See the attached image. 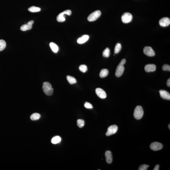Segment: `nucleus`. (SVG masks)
I'll return each instance as SVG.
<instances>
[{"label": "nucleus", "mask_w": 170, "mask_h": 170, "mask_svg": "<svg viewBox=\"0 0 170 170\" xmlns=\"http://www.w3.org/2000/svg\"><path fill=\"white\" fill-rule=\"evenodd\" d=\"M122 49L121 45L119 43H117L116 45L115 49H114V53L118 54L121 51Z\"/></svg>", "instance_id": "5701e85b"}, {"label": "nucleus", "mask_w": 170, "mask_h": 170, "mask_svg": "<svg viewBox=\"0 0 170 170\" xmlns=\"http://www.w3.org/2000/svg\"><path fill=\"white\" fill-rule=\"evenodd\" d=\"M96 92L97 96L100 98L104 99L107 97V94L103 89L97 88L96 89Z\"/></svg>", "instance_id": "9d476101"}, {"label": "nucleus", "mask_w": 170, "mask_h": 170, "mask_svg": "<svg viewBox=\"0 0 170 170\" xmlns=\"http://www.w3.org/2000/svg\"><path fill=\"white\" fill-rule=\"evenodd\" d=\"M159 93L161 98H162L167 100H170V95L168 92L165 90H161L159 91Z\"/></svg>", "instance_id": "ddd939ff"}, {"label": "nucleus", "mask_w": 170, "mask_h": 170, "mask_svg": "<svg viewBox=\"0 0 170 170\" xmlns=\"http://www.w3.org/2000/svg\"><path fill=\"white\" fill-rule=\"evenodd\" d=\"M124 65L119 64L116 69L115 73V76L117 77H121L124 73Z\"/></svg>", "instance_id": "1a4fd4ad"}, {"label": "nucleus", "mask_w": 170, "mask_h": 170, "mask_svg": "<svg viewBox=\"0 0 170 170\" xmlns=\"http://www.w3.org/2000/svg\"><path fill=\"white\" fill-rule=\"evenodd\" d=\"M118 130V127L116 125L110 126L108 128L107 131L106 133L107 136H109L115 134Z\"/></svg>", "instance_id": "423d86ee"}, {"label": "nucleus", "mask_w": 170, "mask_h": 170, "mask_svg": "<svg viewBox=\"0 0 170 170\" xmlns=\"http://www.w3.org/2000/svg\"><path fill=\"white\" fill-rule=\"evenodd\" d=\"M71 14L72 11L71 10H66L63 11L57 16L56 18L57 21L59 22H62L65 21V18L64 16V15L66 14L68 16H70L71 15Z\"/></svg>", "instance_id": "20e7f679"}, {"label": "nucleus", "mask_w": 170, "mask_h": 170, "mask_svg": "<svg viewBox=\"0 0 170 170\" xmlns=\"http://www.w3.org/2000/svg\"><path fill=\"white\" fill-rule=\"evenodd\" d=\"M144 111L143 108L140 105H138L134 109V116L136 119H141L143 117Z\"/></svg>", "instance_id": "f03ea898"}, {"label": "nucleus", "mask_w": 170, "mask_h": 170, "mask_svg": "<svg viewBox=\"0 0 170 170\" xmlns=\"http://www.w3.org/2000/svg\"><path fill=\"white\" fill-rule=\"evenodd\" d=\"M49 46L52 50L54 52L57 53L58 52L59 48L58 45L53 42H51L49 44Z\"/></svg>", "instance_id": "a211bd4d"}, {"label": "nucleus", "mask_w": 170, "mask_h": 170, "mask_svg": "<svg viewBox=\"0 0 170 170\" xmlns=\"http://www.w3.org/2000/svg\"><path fill=\"white\" fill-rule=\"evenodd\" d=\"M42 90L44 93L48 96H51L53 93V89L52 85L49 82H45L42 86Z\"/></svg>", "instance_id": "f257e3e1"}, {"label": "nucleus", "mask_w": 170, "mask_h": 170, "mask_svg": "<svg viewBox=\"0 0 170 170\" xmlns=\"http://www.w3.org/2000/svg\"><path fill=\"white\" fill-rule=\"evenodd\" d=\"M110 51L109 48H107L104 51L102 55L105 58H108L110 56Z\"/></svg>", "instance_id": "393cba45"}, {"label": "nucleus", "mask_w": 170, "mask_h": 170, "mask_svg": "<svg viewBox=\"0 0 170 170\" xmlns=\"http://www.w3.org/2000/svg\"><path fill=\"white\" fill-rule=\"evenodd\" d=\"M101 15V12L100 11L97 10L95 11L90 15L88 17L87 19L89 22L95 21L100 17Z\"/></svg>", "instance_id": "7ed1b4c3"}, {"label": "nucleus", "mask_w": 170, "mask_h": 170, "mask_svg": "<svg viewBox=\"0 0 170 170\" xmlns=\"http://www.w3.org/2000/svg\"><path fill=\"white\" fill-rule=\"evenodd\" d=\"M61 141V138L59 136H56L54 137L52 139L51 142L53 144H56L59 143Z\"/></svg>", "instance_id": "6ab92c4d"}, {"label": "nucleus", "mask_w": 170, "mask_h": 170, "mask_svg": "<svg viewBox=\"0 0 170 170\" xmlns=\"http://www.w3.org/2000/svg\"><path fill=\"white\" fill-rule=\"evenodd\" d=\"M77 125L80 128L84 126L85 124L84 121L83 119H79L77 121Z\"/></svg>", "instance_id": "a878e982"}, {"label": "nucleus", "mask_w": 170, "mask_h": 170, "mask_svg": "<svg viewBox=\"0 0 170 170\" xmlns=\"http://www.w3.org/2000/svg\"><path fill=\"white\" fill-rule=\"evenodd\" d=\"M159 165H157L155 166V167L154 168L153 170H159Z\"/></svg>", "instance_id": "7c9ffc66"}, {"label": "nucleus", "mask_w": 170, "mask_h": 170, "mask_svg": "<svg viewBox=\"0 0 170 170\" xmlns=\"http://www.w3.org/2000/svg\"><path fill=\"white\" fill-rule=\"evenodd\" d=\"M143 52L145 55L149 56H154L155 55L154 51L150 46H146L144 48Z\"/></svg>", "instance_id": "0eeeda50"}, {"label": "nucleus", "mask_w": 170, "mask_h": 170, "mask_svg": "<svg viewBox=\"0 0 170 170\" xmlns=\"http://www.w3.org/2000/svg\"><path fill=\"white\" fill-rule=\"evenodd\" d=\"M150 147L152 150L157 151L161 150L163 147L162 144L157 142H155L151 143Z\"/></svg>", "instance_id": "6e6552de"}, {"label": "nucleus", "mask_w": 170, "mask_h": 170, "mask_svg": "<svg viewBox=\"0 0 170 170\" xmlns=\"http://www.w3.org/2000/svg\"><path fill=\"white\" fill-rule=\"evenodd\" d=\"M109 74V71L106 69H103L101 70L100 73V76L101 78H104L106 77Z\"/></svg>", "instance_id": "f3484780"}, {"label": "nucleus", "mask_w": 170, "mask_h": 170, "mask_svg": "<svg viewBox=\"0 0 170 170\" xmlns=\"http://www.w3.org/2000/svg\"><path fill=\"white\" fill-rule=\"evenodd\" d=\"M84 106L85 108L87 109H92L93 108V107L91 104L87 102L85 103Z\"/></svg>", "instance_id": "c85d7f7f"}, {"label": "nucleus", "mask_w": 170, "mask_h": 170, "mask_svg": "<svg viewBox=\"0 0 170 170\" xmlns=\"http://www.w3.org/2000/svg\"><path fill=\"white\" fill-rule=\"evenodd\" d=\"M162 69L164 71H170V65L165 64L162 67Z\"/></svg>", "instance_id": "c756f323"}, {"label": "nucleus", "mask_w": 170, "mask_h": 170, "mask_svg": "<svg viewBox=\"0 0 170 170\" xmlns=\"http://www.w3.org/2000/svg\"><path fill=\"white\" fill-rule=\"evenodd\" d=\"M167 85L168 87H170V79L169 78L168 79L167 83Z\"/></svg>", "instance_id": "2f4dec72"}, {"label": "nucleus", "mask_w": 170, "mask_h": 170, "mask_svg": "<svg viewBox=\"0 0 170 170\" xmlns=\"http://www.w3.org/2000/svg\"><path fill=\"white\" fill-rule=\"evenodd\" d=\"M34 23L33 20H31L27 24L23 25L20 27V30L22 31H26L30 30L32 28V25Z\"/></svg>", "instance_id": "f8f14e48"}, {"label": "nucleus", "mask_w": 170, "mask_h": 170, "mask_svg": "<svg viewBox=\"0 0 170 170\" xmlns=\"http://www.w3.org/2000/svg\"><path fill=\"white\" fill-rule=\"evenodd\" d=\"M41 9L39 7L32 6L28 9V11L30 12H36L40 11Z\"/></svg>", "instance_id": "4be33fe9"}, {"label": "nucleus", "mask_w": 170, "mask_h": 170, "mask_svg": "<svg viewBox=\"0 0 170 170\" xmlns=\"http://www.w3.org/2000/svg\"><path fill=\"white\" fill-rule=\"evenodd\" d=\"M156 65L154 64H149L146 65L145 67V70L147 72H154L156 70Z\"/></svg>", "instance_id": "4468645a"}, {"label": "nucleus", "mask_w": 170, "mask_h": 170, "mask_svg": "<svg viewBox=\"0 0 170 170\" xmlns=\"http://www.w3.org/2000/svg\"><path fill=\"white\" fill-rule=\"evenodd\" d=\"M40 114L37 113H35L31 116L30 119L32 121H37L40 118Z\"/></svg>", "instance_id": "412c9836"}, {"label": "nucleus", "mask_w": 170, "mask_h": 170, "mask_svg": "<svg viewBox=\"0 0 170 170\" xmlns=\"http://www.w3.org/2000/svg\"><path fill=\"white\" fill-rule=\"evenodd\" d=\"M133 16L129 12L124 13L121 17V20L123 23H127L130 22L132 20Z\"/></svg>", "instance_id": "39448f33"}, {"label": "nucleus", "mask_w": 170, "mask_h": 170, "mask_svg": "<svg viewBox=\"0 0 170 170\" xmlns=\"http://www.w3.org/2000/svg\"><path fill=\"white\" fill-rule=\"evenodd\" d=\"M159 24L160 26L162 27H166L170 24V19L168 17H165L159 20Z\"/></svg>", "instance_id": "9b49d317"}, {"label": "nucleus", "mask_w": 170, "mask_h": 170, "mask_svg": "<svg viewBox=\"0 0 170 170\" xmlns=\"http://www.w3.org/2000/svg\"><path fill=\"white\" fill-rule=\"evenodd\" d=\"M89 37L88 35H84L82 37L79 38L77 40V42L79 44H82L85 43L88 40Z\"/></svg>", "instance_id": "dca6fc26"}, {"label": "nucleus", "mask_w": 170, "mask_h": 170, "mask_svg": "<svg viewBox=\"0 0 170 170\" xmlns=\"http://www.w3.org/2000/svg\"><path fill=\"white\" fill-rule=\"evenodd\" d=\"M168 128H169V129H170V124H169V125L168 126Z\"/></svg>", "instance_id": "473e14b6"}, {"label": "nucleus", "mask_w": 170, "mask_h": 170, "mask_svg": "<svg viewBox=\"0 0 170 170\" xmlns=\"http://www.w3.org/2000/svg\"><path fill=\"white\" fill-rule=\"evenodd\" d=\"M79 69L82 72L84 73L87 71V66L85 65H82L79 67Z\"/></svg>", "instance_id": "bb28decb"}, {"label": "nucleus", "mask_w": 170, "mask_h": 170, "mask_svg": "<svg viewBox=\"0 0 170 170\" xmlns=\"http://www.w3.org/2000/svg\"><path fill=\"white\" fill-rule=\"evenodd\" d=\"M106 160L108 164H111L112 161V152L110 151H107L105 152Z\"/></svg>", "instance_id": "2eb2a0df"}, {"label": "nucleus", "mask_w": 170, "mask_h": 170, "mask_svg": "<svg viewBox=\"0 0 170 170\" xmlns=\"http://www.w3.org/2000/svg\"><path fill=\"white\" fill-rule=\"evenodd\" d=\"M67 79L68 82L70 84H74L77 82V80L76 79L72 76H67Z\"/></svg>", "instance_id": "aec40b11"}, {"label": "nucleus", "mask_w": 170, "mask_h": 170, "mask_svg": "<svg viewBox=\"0 0 170 170\" xmlns=\"http://www.w3.org/2000/svg\"><path fill=\"white\" fill-rule=\"evenodd\" d=\"M149 165L144 164L140 166L138 168L139 170H146L149 167Z\"/></svg>", "instance_id": "cd10ccee"}, {"label": "nucleus", "mask_w": 170, "mask_h": 170, "mask_svg": "<svg viewBox=\"0 0 170 170\" xmlns=\"http://www.w3.org/2000/svg\"><path fill=\"white\" fill-rule=\"evenodd\" d=\"M6 44L5 41L2 39L0 40V51H2L6 47Z\"/></svg>", "instance_id": "b1692460"}]
</instances>
